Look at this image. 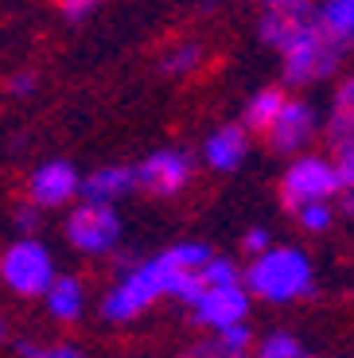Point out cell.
<instances>
[{
	"mask_svg": "<svg viewBox=\"0 0 354 358\" xmlns=\"http://www.w3.org/2000/svg\"><path fill=\"white\" fill-rule=\"evenodd\" d=\"M241 285L249 296L269 300V304H292L316 292L311 280V261L296 245H269L253 257V265L241 273Z\"/></svg>",
	"mask_w": 354,
	"mask_h": 358,
	"instance_id": "6da1fadb",
	"label": "cell"
},
{
	"mask_svg": "<svg viewBox=\"0 0 354 358\" xmlns=\"http://www.w3.org/2000/svg\"><path fill=\"white\" fill-rule=\"evenodd\" d=\"M351 51L346 43H339L327 27L319 24V16H311L308 24L296 31L288 43L281 47V71L288 86H311V82H327L331 74H339L343 55Z\"/></svg>",
	"mask_w": 354,
	"mask_h": 358,
	"instance_id": "7a4b0ae2",
	"label": "cell"
},
{
	"mask_svg": "<svg viewBox=\"0 0 354 358\" xmlns=\"http://www.w3.org/2000/svg\"><path fill=\"white\" fill-rule=\"evenodd\" d=\"M0 280L12 288L16 296H43L47 285L55 280V257L36 234L20 238L4 250L0 257Z\"/></svg>",
	"mask_w": 354,
	"mask_h": 358,
	"instance_id": "3957f363",
	"label": "cell"
},
{
	"mask_svg": "<svg viewBox=\"0 0 354 358\" xmlns=\"http://www.w3.org/2000/svg\"><path fill=\"white\" fill-rule=\"evenodd\" d=\"M121 218L109 203H90L82 199L66 215V238L78 253H90V257H106L121 245Z\"/></svg>",
	"mask_w": 354,
	"mask_h": 358,
	"instance_id": "277c9868",
	"label": "cell"
},
{
	"mask_svg": "<svg viewBox=\"0 0 354 358\" xmlns=\"http://www.w3.org/2000/svg\"><path fill=\"white\" fill-rule=\"evenodd\" d=\"M339 191H343V183H339V171L327 156H300L288 164L281 179V199L288 210L304 203H331Z\"/></svg>",
	"mask_w": 354,
	"mask_h": 358,
	"instance_id": "5b68a950",
	"label": "cell"
},
{
	"mask_svg": "<svg viewBox=\"0 0 354 358\" xmlns=\"http://www.w3.org/2000/svg\"><path fill=\"white\" fill-rule=\"evenodd\" d=\"M160 296H164V288H160L156 257H152V261L133 265L121 280H117L113 292H109L106 304H101V315H106L109 323H129V320H136L141 312H148Z\"/></svg>",
	"mask_w": 354,
	"mask_h": 358,
	"instance_id": "8992f818",
	"label": "cell"
},
{
	"mask_svg": "<svg viewBox=\"0 0 354 358\" xmlns=\"http://www.w3.org/2000/svg\"><path fill=\"white\" fill-rule=\"evenodd\" d=\"M133 176H136V187L141 191H148V195H156V199H171L191 183L195 160H191L183 148H156V152H148L136 164Z\"/></svg>",
	"mask_w": 354,
	"mask_h": 358,
	"instance_id": "52a82bcc",
	"label": "cell"
},
{
	"mask_svg": "<svg viewBox=\"0 0 354 358\" xmlns=\"http://www.w3.org/2000/svg\"><path fill=\"white\" fill-rule=\"evenodd\" d=\"M82 187V176L71 160H47L39 164L31 176H27V199L39 210H51V206H66Z\"/></svg>",
	"mask_w": 354,
	"mask_h": 358,
	"instance_id": "ba28073f",
	"label": "cell"
},
{
	"mask_svg": "<svg viewBox=\"0 0 354 358\" xmlns=\"http://www.w3.org/2000/svg\"><path fill=\"white\" fill-rule=\"evenodd\" d=\"M265 133L276 152H300L304 144H311V136L319 133V113L300 98H284V106L276 109L273 125Z\"/></svg>",
	"mask_w": 354,
	"mask_h": 358,
	"instance_id": "9c48e42d",
	"label": "cell"
},
{
	"mask_svg": "<svg viewBox=\"0 0 354 358\" xmlns=\"http://www.w3.org/2000/svg\"><path fill=\"white\" fill-rule=\"evenodd\" d=\"M195 320L222 331L230 323H246V312H249V292L246 285H218V288H203L195 296Z\"/></svg>",
	"mask_w": 354,
	"mask_h": 358,
	"instance_id": "30bf717a",
	"label": "cell"
},
{
	"mask_svg": "<svg viewBox=\"0 0 354 358\" xmlns=\"http://www.w3.org/2000/svg\"><path fill=\"white\" fill-rule=\"evenodd\" d=\"M249 156V129L241 121H230V125H218L211 136L203 141V160L211 171H238Z\"/></svg>",
	"mask_w": 354,
	"mask_h": 358,
	"instance_id": "8fae6325",
	"label": "cell"
},
{
	"mask_svg": "<svg viewBox=\"0 0 354 358\" xmlns=\"http://www.w3.org/2000/svg\"><path fill=\"white\" fill-rule=\"evenodd\" d=\"M129 191H136V176L129 164H106V168L90 171V176H82V187L78 195L90 199V203H121Z\"/></svg>",
	"mask_w": 354,
	"mask_h": 358,
	"instance_id": "7c38bea8",
	"label": "cell"
},
{
	"mask_svg": "<svg viewBox=\"0 0 354 358\" xmlns=\"http://www.w3.org/2000/svg\"><path fill=\"white\" fill-rule=\"evenodd\" d=\"M43 300H47V312L59 323H74L82 315V308H86V288H82L78 277H59V273H55V280L47 285Z\"/></svg>",
	"mask_w": 354,
	"mask_h": 358,
	"instance_id": "4fadbf2b",
	"label": "cell"
},
{
	"mask_svg": "<svg viewBox=\"0 0 354 358\" xmlns=\"http://www.w3.org/2000/svg\"><path fill=\"white\" fill-rule=\"evenodd\" d=\"M284 106V90L281 86H265V90H257L253 98L246 101V109H241V125L253 129V133H265L269 125H273V117L276 109Z\"/></svg>",
	"mask_w": 354,
	"mask_h": 358,
	"instance_id": "5bb4252c",
	"label": "cell"
},
{
	"mask_svg": "<svg viewBox=\"0 0 354 358\" xmlns=\"http://www.w3.org/2000/svg\"><path fill=\"white\" fill-rule=\"evenodd\" d=\"M316 16L339 43L354 47V0H323L316 4Z\"/></svg>",
	"mask_w": 354,
	"mask_h": 358,
	"instance_id": "9a60e30c",
	"label": "cell"
},
{
	"mask_svg": "<svg viewBox=\"0 0 354 358\" xmlns=\"http://www.w3.org/2000/svg\"><path fill=\"white\" fill-rule=\"evenodd\" d=\"M327 133L331 141L354 136V74L339 82L335 98H331V117H327Z\"/></svg>",
	"mask_w": 354,
	"mask_h": 358,
	"instance_id": "2e32d148",
	"label": "cell"
},
{
	"mask_svg": "<svg viewBox=\"0 0 354 358\" xmlns=\"http://www.w3.org/2000/svg\"><path fill=\"white\" fill-rule=\"evenodd\" d=\"M199 66H203V47L199 43H176L168 55H164L160 71L171 74V78H187V74H195Z\"/></svg>",
	"mask_w": 354,
	"mask_h": 358,
	"instance_id": "e0dca14e",
	"label": "cell"
},
{
	"mask_svg": "<svg viewBox=\"0 0 354 358\" xmlns=\"http://www.w3.org/2000/svg\"><path fill=\"white\" fill-rule=\"evenodd\" d=\"M257 358H308V350H304V343L292 331H273L257 347Z\"/></svg>",
	"mask_w": 354,
	"mask_h": 358,
	"instance_id": "ac0fdd59",
	"label": "cell"
},
{
	"mask_svg": "<svg viewBox=\"0 0 354 358\" xmlns=\"http://www.w3.org/2000/svg\"><path fill=\"white\" fill-rule=\"evenodd\" d=\"M199 277H203V288H218V285H241V268L234 265L230 257H214L199 268Z\"/></svg>",
	"mask_w": 354,
	"mask_h": 358,
	"instance_id": "d6986e66",
	"label": "cell"
},
{
	"mask_svg": "<svg viewBox=\"0 0 354 358\" xmlns=\"http://www.w3.org/2000/svg\"><path fill=\"white\" fill-rule=\"evenodd\" d=\"M292 215L308 234H323L331 226V218H335V210H331V203H304V206H296Z\"/></svg>",
	"mask_w": 354,
	"mask_h": 358,
	"instance_id": "ffe728a7",
	"label": "cell"
},
{
	"mask_svg": "<svg viewBox=\"0 0 354 358\" xmlns=\"http://www.w3.org/2000/svg\"><path fill=\"white\" fill-rule=\"evenodd\" d=\"M331 164H335V171H339V183L354 191V136L335 141V160Z\"/></svg>",
	"mask_w": 354,
	"mask_h": 358,
	"instance_id": "44dd1931",
	"label": "cell"
},
{
	"mask_svg": "<svg viewBox=\"0 0 354 358\" xmlns=\"http://www.w3.org/2000/svg\"><path fill=\"white\" fill-rule=\"evenodd\" d=\"M249 339H253V335H249V327L246 323H230V327H222L218 331V347H226V350H234V355H246L249 350Z\"/></svg>",
	"mask_w": 354,
	"mask_h": 358,
	"instance_id": "7402d4cb",
	"label": "cell"
},
{
	"mask_svg": "<svg viewBox=\"0 0 354 358\" xmlns=\"http://www.w3.org/2000/svg\"><path fill=\"white\" fill-rule=\"evenodd\" d=\"M98 4L101 0H59V12L71 20V24H82L90 12H98Z\"/></svg>",
	"mask_w": 354,
	"mask_h": 358,
	"instance_id": "603a6c76",
	"label": "cell"
},
{
	"mask_svg": "<svg viewBox=\"0 0 354 358\" xmlns=\"http://www.w3.org/2000/svg\"><path fill=\"white\" fill-rule=\"evenodd\" d=\"M8 94H16V98H27V94H36V74L31 71H20L8 78Z\"/></svg>",
	"mask_w": 354,
	"mask_h": 358,
	"instance_id": "cb8c5ba5",
	"label": "cell"
},
{
	"mask_svg": "<svg viewBox=\"0 0 354 358\" xmlns=\"http://www.w3.org/2000/svg\"><path fill=\"white\" fill-rule=\"evenodd\" d=\"M31 358H86L78 347H66V343H59V347H36L31 350Z\"/></svg>",
	"mask_w": 354,
	"mask_h": 358,
	"instance_id": "d4e9b609",
	"label": "cell"
},
{
	"mask_svg": "<svg viewBox=\"0 0 354 358\" xmlns=\"http://www.w3.org/2000/svg\"><path fill=\"white\" fill-rule=\"evenodd\" d=\"M16 226H20V234H24V238H31V234L39 230V215H36V206H31V203H27V206H20Z\"/></svg>",
	"mask_w": 354,
	"mask_h": 358,
	"instance_id": "484cf974",
	"label": "cell"
},
{
	"mask_svg": "<svg viewBox=\"0 0 354 358\" xmlns=\"http://www.w3.org/2000/svg\"><path fill=\"white\" fill-rule=\"evenodd\" d=\"M269 245H273V242H269V230H265V226H257V230L246 234V253H249V257H257V253L269 250Z\"/></svg>",
	"mask_w": 354,
	"mask_h": 358,
	"instance_id": "4316f807",
	"label": "cell"
},
{
	"mask_svg": "<svg viewBox=\"0 0 354 358\" xmlns=\"http://www.w3.org/2000/svg\"><path fill=\"white\" fill-rule=\"evenodd\" d=\"M187 358H246V355H234V350L218 347V343H203V347H195Z\"/></svg>",
	"mask_w": 354,
	"mask_h": 358,
	"instance_id": "83f0119b",
	"label": "cell"
},
{
	"mask_svg": "<svg viewBox=\"0 0 354 358\" xmlns=\"http://www.w3.org/2000/svg\"><path fill=\"white\" fill-rule=\"evenodd\" d=\"M265 8H281V4H292V0H261Z\"/></svg>",
	"mask_w": 354,
	"mask_h": 358,
	"instance_id": "f1b7e54d",
	"label": "cell"
},
{
	"mask_svg": "<svg viewBox=\"0 0 354 358\" xmlns=\"http://www.w3.org/2000/svg\"><path fill=\"white\" fill-rule=\"evenodd\" d=\"M346 215H351V218H354V195H351V199H346Z\"/></svg>",
	"mask_w": 354,
	"mask_h": 358,
	"instance_id": "f546056e",
	"label": "cell"
},
{
	"mask_svg": "<svg viewBox=\"0 0 354 358\" xmlns=\"http://www.w3.org/2000/svg\"><path fill=\"white\" fill-rule=\"evenodd\" d=\"M0 339H4V320H0Z\"/></svg>",
	"mask_w": 354,
	"mask_h": 358,
	"instance_id": "4dcf8cb0",
	"label": "cell"
}]
</instances>
